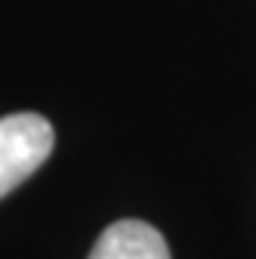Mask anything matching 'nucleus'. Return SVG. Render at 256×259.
<instances>
[{"mask_svg": "<svg viewBox=\"0 0 256 259\" xmlns=\"http://www.w3.org/2000/svg\"><path fill=\"white\" fill-rule=\"evenodd\" d=\"M56 133L44 114L19 111L0 117V198L34 176L53 154Z\"/></svg>", "mask_w": 256, "mask_h": 259, "instance_id": "f257e3e1", "label": "nucleus"}, {"mask_svg": "<svg viewBox=\"0 0 256 259\" xmlns=\"http://www.w3.org/2000/svg\"><path fill=\"white\" fill-rule=\"evenodd\" d=\"M87 259H170L167 241L142 219H120L99 235Z\"/></svg>", "mask_w": 256, "mask_h": 259, "instance_id": "f03ea898", "label": "nucleus"}]
</instances>
